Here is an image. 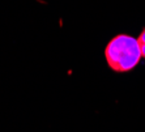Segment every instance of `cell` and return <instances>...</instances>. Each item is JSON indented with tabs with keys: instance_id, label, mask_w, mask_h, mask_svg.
<instances>
[{
	"instance_id": "obj_1",
	"label": "cell",
	"mask_w": 145,
	"mask_h": 132,
	"mask_svg": "<svg viewBox=\"0 0 145 132\" xmlns=\"http://www.w3.org/2000/svg\"><path fill=\"white\" fill-rule=\"evenodd\" d=\"M105 56L112 71L127 72L138 64L142 54L137 38L128 34H118L107 43Z\"/></svg>"
},
{
	"instance_id": "obj_2",
	"label": "cell",
	"mask_w": 145,
	"mask_h": 132,
	"mask_svg": "<svg viewBox=\"0 0 145 132\" xmlns=\"http://www.w3.org/2000/svg\"><path fill=\"white\" fill-rule=\"evenodd\" d=\"M138 43H140V48H141V54H142V58H145V29L141 31L140 37L137 38Z\"/></svg>"
}]
</instances>
